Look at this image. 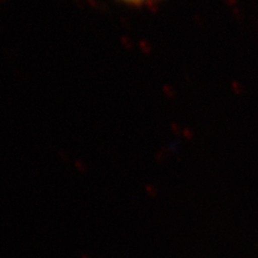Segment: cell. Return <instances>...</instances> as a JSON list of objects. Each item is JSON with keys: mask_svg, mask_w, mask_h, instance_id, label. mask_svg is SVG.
<instances>
[{"mask_svg": "<svg viewBox=\"0 0 258 258\" xmlns=\"http://www.w3.org/2000/svg\"><path fill=\"white\" fill-rule=\"evenodd\" d=\"M119 1L124 2L126 4H130V5H146L149 3L157 2L159 0H119Z\"/></svg>", "mask_w": 258, "mask_h": 258, "instance_id": "6da1fadb", "label": "cell"}, {"mask_svg": "<svg viewBox=\"0 0 258 258\" xmlns=\"http://www.w3.org/2000/svg\"><path fill=\"white\" fill-rule=\"evenodd\" d=\"M4 2H6V0H0V3H4Z\"/></svg>", "mask_w": 258, "mask_h": 258, "instance_id": "7a4b0ae2", "label": "cell"}]
</instances>
